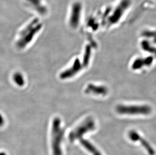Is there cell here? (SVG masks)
I'll return each mask as SVG.
<instances>
[{
	"instance_id": "6da1fadb",
	"label": "cell",
	"mask_w": 156,
	"mask_h": 155,
	"mask_svg": "<svg viewBox=\"0 0 156 155\" xmlns=\"http://www.w3.org/2000/svg\"><path fill=\"white\" fill-rule=\"evenodd\" d=\"M64 130L61 126L59 119H55L52 130V149L53 155H62L61 143L63 140Z\"/></svg>"
},
{
	"instance_id": "7a4b0ae2",
	"label": "cell",
	"mask_w": 156,
	"mask_h": 155,
	"mask_svg": "<svg viewBox=\"0 0 156 155\" xmlns=\"http://www.w3.org/2000/svg\"><path fill=\"white\" fill-rule=\"evenodd\" d=\"M41 25L38 23L37 19L32 21L21 32L20 39L18 40V44L22 46L30 43L33 36L38 32L41 28Z\"/></svg>"
},
{
	"instance_id": "3957f363",
	"label": "cell",
	"mask_w": 156,
	"mask_h": 155,
	"mask_svg": "<svg viewBox=\"0 0 156 155\" xmlns=\"http://www.w3.org/2000/svg\"><path fill=\"white\" fill-rule=\"evenodd\" d=\"M94 128L95 125L94 121L91 119H87L71 132L69 135V139L71 143H73L76 140L83 138L85 133L94 130Z\"/></svg>"
},
{
	"instance_id": "277c9868",
	"label": "cell",
	"mask_w": 156,
	"mask_h": 155,
	"mask_svg": "<svg viewBox=\"0 0 156 155\" xmlns=\"http://www.w3.org/2000/svg\"><path fill=\"white\" fill-rule=\"evenodd\" d=\"M129 138L133 142H140V143L146 149V151L150 155H155V150L152 148L150 144L145 140L144 139L139 133L135 131H131L129 133Z\"/></svg>"
},
{
	"instance_id": "5b68a950",
	"label": "cell",
	"mask_w": 156,
	"mask_h": 155,
	"mask_svg": "<svg viewBox=\"0 0 156 155\" xmlns=\"http://www.w3.org/2000/svg\"><path fill=\"white\" fill-rule=\"evenodd\" d=\"M79 140H80V143H81V145L87 150V151H88L92 155H102L101 153L99 152V150L96 148V146H94L88 140L83 139V138H80Z\"/></svg>"
},
{
	"instance_id": "8992f818",
	"label": "cell",
	"mask_w": 156,
	"mask_h": 155,
	"mask_svg": "<svg viewBox=\"0 0 156 155\" xmlns=\"http://www.w3.org/2000/svg\"><path fill=\"white\" fill-rule=\"evenodd\" d=\"M27 1L41 15H44L47 13V9L42 4V0H27Z\"/></svg>"
},
{
	"instance_id": "52a82bcc",
	"label": "cell",
	"mask_w": 156,
	"mask_h": 155,
	"mask_svg": "<svg viewBox=\"0 0 156 155\" xmlns=\"http://www.w3.org/2000/svg\"><path fill=\"white\" fill-rule=\"evenodd\" d=\"M4 119H3L2 116L0 115V127H1L4 124Z\"/></svg>"
},
{
	"instance_id": "ba28073f",
	"label": "cell",
	"mask_w": 156,
	"mask_h": 155,
	"mask_svg": "<svg viewBox=\"0 0 156 155\" xmlns=\"http://www.w3.org/2000/svg\"><path fill=\"white\" fill-rule=\"evenodd\" d=\"M0 155H7V154L4 152H0Z\"/></svg>"
}]
</instances>
